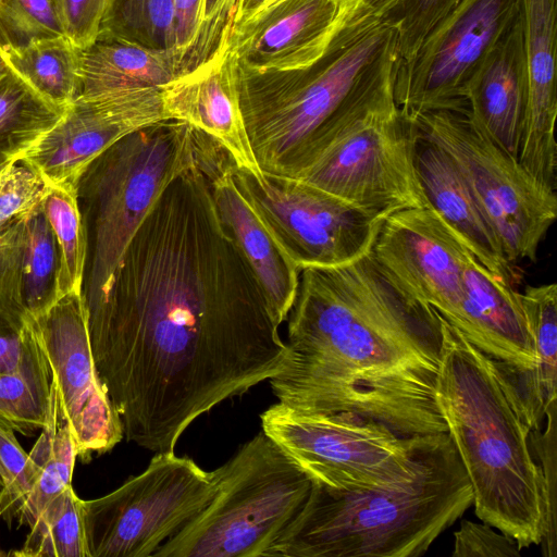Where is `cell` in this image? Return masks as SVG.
<instances>
[{
    "label": "cell",
    "mask_w": 557,
    "mask_h": 557,
    "mask_svg": "<svg viewBox=\"0 0 557 557\" xmlns=\"http://www.w3.org/2000/svg\"><path fill=\"white\" fill-rule=\"evenodd\" d=\"M87 314L95 367L124 437L152 453L174 451L196 419L276 375L287 354L219 218L200 148Z\"/></svg>",
    "instance_id": "1"
},
{
    "label": "cell",
    "mask_w": 557,
    "mask_h": 557,
    "mask_svg": "<svg viewBox=\"0 0 557 557\" xmlns=\"http://www.w3.org/2000/svg\"><path fill=\"white\" fill-rule=\"evenodd\" d=\"M286 321L283 368L435 384L440 313L399 287L371 252L341 267L300 270Z\"/></svg>",
    "instance_id": "2"
},
{
    "label": "cell",
    "mask_w": 557,
    "mask_h": 557,
    "mask_svg": "<svg viewBox=\"0 0 557 557\" xmlns=\"http://www.w3.org/2000/svg\"><path fill=\"white\" fill-rule=\"evenodd\" d=\"M442 346L435 398L472 488L483 522L519 548L541 544L556 555V519L531 430L509 396L494 359L441 314Z\"/></svg>",
    "instance_id": "3"
},
{
    "label": "cell",
    "mask_w": 557,
    "mask_h": 557,
    "mask_svg": "<svg viewBox=\"0 0 557 557\" xmlns=\"http://www.w3.org/2000/svg\"><path fill=\"white\" fill-rule=\"evenodd\" d=\"M456 448L442 433L416 473L358 491L312 483L267 557H420L472 506Z\"/></svg>",
    "instance_id": "4"
},
{
    "label": "cell",
    "mask_w": 557,
    "mask_h": 557,
    "mask_svg": "<svg viewBox=\"0 0 557 557\" xmlns=\"http://www.w3.org/2000/svg\"><path fill=\"white\" fill-rule=\"evenodd\" d=\"M396 47L295 152L282 173L384 220L430 207L417 168L419 136L394 96Z\"/></svg>",
    "instance_id": "5"
},
{
    "label": "cell",
    "mask_w": 557,
    "mask_h": 557,
    "mask_svg": "<svg viewBox=\"0 0 557 557\" xmlns=\"http://www.w3.org/2000/svg\"><path fill=\"white\" fill-rule=\"evenodd\" d=\"M199 143L200 131L189 124L161 121L117 140L79 176L87 313L106 300L128 244L164 190L197 162Z\"/></svg>",
    "instance_id": "6"
},
{
    "label": "cell",
    "mask_w": 557,
    "mask_h": 557,
    "mask_svg": "<svg viewBox=\"0 0 557 557\" xmlns=\"http://www.w3.org/2000/svg\"><path fill=\"white\" fill-rule=\"evenodd\" d=\"M396 42L397 29L382 20L349 21L305 69L267 74L239 69L240 109L261 171L281 174Z\"/></svg>",
    "instance_id": "7"
},
{
    "label": "cell",
    "mask_w": 557,
    "mask_h": 557,
    "mask_svg": "<svg viewBox=\"0 0 557 557\" xmlns=\"http://www.w3.org/2000/svg\"><path fill=\"white\" fill-rule=\"evenodd\" d=\"M213 471L210 504L153 557H267L312 485L262 430Z\"/></svg>",
    "instance_id": "8"
},
{
    "label": "cell",
    "mask_w": 557,
    "mask_h": 557,
    "mask_svg": "<svg viewBox=\"0 0 557 557\" xmlns=\"http://www.w3.org/2000/svg\"><path fill=\"white\" fill-rule=\"evenodd\" d=\"M262 431L310 478L334 491H358L416 473L442 434L403 436L351 412H305L281 403L261 416Z\"/></svg>",
    "instance_id": "9"
},
{
    "label": "cell",
    "mask_w": 557,
    "mask_h": 557,
    "mask_svg": "<svg viewBox=\"0 0 557 557\" xmlns=\"http://www.w3.org/2000/svg\"><path fill=\"white\" fill-rule=\"evenodd\" d=\"M421 139L444 150L467 182L510 263L535 261L557 216L556 189L479 132L467 112L430 111L408 120Z\"/></svg>",
    "instance_id": "10"
},
{
    "label": "cell",
    "mask_w": 557,
    "mask_h": 557,
    "mask_svg": "<svg viewBox=\"0 0 557 557\" xmlns=\"http://www.w3.org/2000/svg\"><path fill=\"white\" fill-rule=\"evenodd\" d=\"M216 491L214 471L174 451L154 453L140 474L104 496L83 500L88 556L153 557Z\"/></svg>",
    "instance_id": "11"
},
{
    "label": "cell",
    "mask_w": 557,
    "mask_h": 557,
    "mask_svg": "<svg viewBox=\"0 0 557 557\" xmlns=\"http://www.w3.org/2000/svg\"><path fill=\"white\" fill-rule=\"evenodd\" d=\"M243 194L300 269L348 264L370 252L383 220L301 180L233 164Z\"/></svg>",
    "instance_id": "12"
},
{
    "label": "cell",
    "mask_w": 557,
    "mask_h": 557,
    "mask_svg": "<svg viewBox=\"0 0 557 557\" xmlns=\"http://www.w3.org/2000/svg\"><path fill=\"white\" fill-rule=\"evenodd\" d=\"M519 15V0H459L397 67L394 96L401 114L467 112V85Z\"/></svg>",
    "instance_id": "13"
},
{
    "label": "cell",
    "mask_w": 557,
    "mask_h": 557,
    "mask_svg": "<svg viewBox=\"0 0 557 557\" xmlns=\"http://www.w3.org/2000/svg\"><path fill=\"white\" fill-rule=\"evenodd\" d=\"M28 319L55 382L78 457L88 461L94 453L111 450L124 432L95 367L83 292L70 293L44 314Z\"/></svg>",
    "instance_id": "14"
},
{
    "label": "cell",
    "mask_w": 557,
    "mask_h": 557,
    "mask_svg": "<svg viewBox=\"0 0 557 557\" xmlns=\"http://www.w3.org/2000/svg\"><path fill=\"white\" fill-rule=\"evenodd\" d=\"M370 252L399 287L455 324L465 293L462 270L472 251L434 209L386 216Z\"/></svg>",
    "instance_id": "15"
},
{
    "label": "cell",
    "mask_w": 557,
    "mask_h": 557,
    "mask_svg": "<svg viewBox=\"0 0 557 557\" xmlns=\"http://www.w3.org/2000/svg\"><path fill=\"white\" fill-rule=\"evenodd\" d=\"M165 120L169 119L158 88L125 90L95 99L77 97L21 160L50 186H76L85 169L117 140Z\"/></svg>",
    "instance_id": "16"
},
{
    "label": "cell",
    "mask_w": 557,
    "mask_h": 557,
    "mask_svg": "<svg viewBox=\"0 0 557 557\" xmlns=\"http://www.w3.org/2000/svg\"><path fill=\"white\" fill-rule=\"evenodd\" d=\"M203 136L202 162L214 207L280 326L287 320L294 302L300 269L238 188L227 152L208 135Z\"/></svg>",
    "instance_id": "17"
},
{
    "label": "cell",
    "mask_w": 557,
    "mask_h": 557,
    "mask_svg": "<svg viewBox=\"0 0 557 557\" xmlns=\"http://www.w3.org/2000/svg\"><path fill=\"white\" fill-rule=\"evenodd\" d=\"M338 27V0H280L239 23L228 48L246 73L296 71L323 55Z\"/></svg>",
    "instance_id": "18"
},
{
    "label": "cell",
    "mask_w": 557,
    "mask_h": 557,
    "mask_svg": "<svg viewBox=\"0 0 557 557\" xmlns=\"http://www.w3.org/2000/svg\"><path fill=\"white\" fill-rule=\"evenodd\" d=\"M238 77L239 66L228 48L162 86V106L169 120L208 135L237 169L262 177L243 119Z\"/></svg>",
    "instance_id": "19"
},
{
    "label": "cell",
    "mask_w": 557,
    "mask_h": 557,
    "mask_svg": "<svg viewBox=\"0 0 557 557\" xmlns=\"http://www.w3.org/2000/svg\"><path fill=\"white\" fill-rule=\"evenodd\" d=\"M528 103L518 161L535 178L556 189L555 120L557 0H519Z\"/></svg>",
    "instance_id": "20"
},
{
    "label": "cell",
    "mask_w": 557,
    "mask_h": 557,
    "mask_svg": "<svg viewBox=\"0 0 557 557\" xmlns=\"http://www.w3.org/2000/svg\"><path fill=\"white\" fill-rule=\"evenodd\" d=\"M465 96L470 123L518 159L528 103V73L519 15L479 64Z\"/></svg>",
    "instance_id": "21"
},
{
    "label": "cell",
    "mask_w": 557,
    "mask_h": 557,
    "mask_svg": "<svg viewBox=\"0 0 557 557\" xmlns=\"http://www.w3.org/2000/svg\"><path fill=\"white\" fill-rule=\"evenodd\" d=\"M463 300L453 326L490 358L520 369L535 361L534 338L511 284L471 252L462 270Z\"/></svg>",
    "instance_id": "22"
},
{
    "label": "cell",
    "mask_w": 557,
    "mask_h": 557,
    "mask_svg": "<svg viewBox=\"0 0 557 557\" xmlns=\"http://www.w3.org/2000/svg\"><path fill=\"white\" fill-rule=\"evenodd\" d=\"M417 168L430 207L456 232L481 264L512 284V263L450 157L419 137Z\"/></svg>",
    "instance_id": "23"
},
{
    "label": "cell",
    "mask_w": 557,
    "mask_h": 557,
    "mask_svg": "<svg viewBox=\"0 0 557 557\" xmlns=\"http://www.w3.org/2000/svg\"><path fill=\"white\" fill-rule=\"evenodd\" d=\"M534 338L535 361L520 369L494 360L503 383L531 431L540 429L557 401V285L527 286L519 293Z\"/></svg>",
    "instance_id": "24"
},
{
    "label": "cell",
    "mask_w": 557,
    "mask_h": 557,
    "mask_svg": "<svg viewBox=\"0 0 557 557\" xmlns=\"http://www.w3.org/2000/svg\"><path fill=\"white\" fill-rule=\"evenodd\" d=\"M180 75L174 48L159 49L132 41L97 38L81 49L79 98L95 99L116 92L158 88Z\"/></svg>",
    "instance_id": "25"
},
{
    "label": "cell",
    "mask_w": 557,
    "mask_h": 557,
    "mask_svg": "<svg viewBox=\"0 0 557 557\" xmlns=\"http://www.w3.org/2000/svg\"><path fill=\"white\" fill-rule=\"evenodd\" d=\"M28 457L35 468L36 482L20 506L15 520L20 525L30 527L41 510L71 485L78 457L76 443L52 377L46 423Z\"/></svg>",
    "instance_id": "26"
},
{
    "label": "cell",
    "mask_w": 557,
    "mask_h": 557,
    "mask_svg": "<svg viewBox=\"0 0 557 557\" xmlns=\"http://www.w3.org/2000/svg\"><path fill=\"white\" fill-rule=\"evenodd\" d=\"M2 52L10 70L52 104L66 108L77 98L81 49L66 36Z\"/></svg>",
    "instance_id": "27"
},
{
    "label": "cell",
    "mask_w": 557,
    "mask_h": 557,
    "mask_svg": "<svg viewBox=\"0 0 557 557\" xmlns=\"http://www.w3.org/2000/svg\"><path fill=\"white\" fill-rule=\"evenodd\" d=\"M64 110L11 70L0 78V170L21 159L58 123Z\"/></svg>",
    "instance_id": "28"
},
{
    "label": "cell",
    "mask_w": 557,
    "mask_h": 557,
    "mask_svg": "<svg viewBox=\"0 0 557 557\" xmlns=\"http://www.w3.org/2000/svg\"><path fill=\"white\" fill-rule=\"evenodd\" d=\"M20 550L22 557H89L83 500L72 485L55 496L38 515Z\"/></svg>",
    "instance_id": "29"
},
{
    "label": "cell",
    "mask_w": 557,
    "mask_h": 557,
    "mask_svg": "<svg viewBox=\"0 0 557 557\" xmlns=\"http://www.w3.org/2000/svg\"><path fill=\"white\" fill-rule=\"evenodd\" d=\"M44 212L52 228L58 248V300L82 292L86 235L78 206L76 186H51L44 201Z\"/></svg>",
    "instance_id": "30"
},
{
    "label": "cell",
    "mask_w": 557,
    "mask_h": 557,
    "mask_svg": "<svg viewBox=\"0 0 557 557\" xmlns=\"http://www.w3.org/2000/svg\"><path fill=\"white\" fill-rule=\"evenodd\" d=\"M51 371L41 351L13 372L0 373V422L26 436L45 426Z\"/></svg>",
    "instance_id": "31"
},
{
    "label": "cell",
    "mask_w": 557,
    "mask_h": 557,
    "mask_svg": "<svg viewBox=\"0 0 557 557\" xmlns=\"http://www.w3.org/2000/svg\"><path fill=\"white\" fill-rule=\"evenodd\" d=\"M174 24L175 0H110L98 38L171 49L175 46Z\"/></svg>",
    "instance_id": "32"
},
{
    "label": "cell",
    "mask_w": 557,
    "mask_h": 557,
    "mask_svg": "<svg viewBox=\"0 0 557 557\" xmlns=\"http://www.w3.org/2000/svg\"><path fill=\"white\" fill-rule=\"evenodd\" d=\"M58 248L44 206L26 219L23 304L26 317L47 312L57 301Z\"/></svg>",
    "instance_id": "33"
},
{
    "label": "cell",
    "mask_w": 557,
    "mask_h": 557,
    "mask_svg": "<svg viewBox=\"0 0 557 557\" xmlns=\"http://www.w3.org/2000/svg\"><path fill=\"white\" fill-rule=\"evenodd\" d=\"M65 36L61 0H0V49Z\"/></svg>",
    "instance_id": "34"
},
{
    "label": "cell",
    "mask_w": 557,
    "mask_h": 557,
    "mask_svg": "<svg viewBox=\"0 0 557 557\" xmlns=\"http://www.w3.org/2000/svg\"><path fill=\"white\" fill-rule=\"evenodd\" d=\"M243 0H202L197 33L180 67V75L228 49Z\"/></svg>",
    "instance_id": "35"
},
{
    "label": "cell",
    "mask_w": 557,
    "mask_h": 557,
    "mask_svg": "<svg viewBox=\"0 0 557 557\" xmlns=\"http://www.w3.org/2000/svg\"><path fill=\"white\" fill-rule=\"evenodd\" d=\"M47 181L18 159L0 170V228L29 218L42 208L50 190Z\"/></svg>",
    "instance_id": "36"
},
{
    "label": "cell",
    "mask_w": 557,
    "mask_h": 557,
    "mask_svg": "<svg viewBox=\"0 0 557 557\" xmlns=\"http://www.w3.org/2000/svg\"><path fill=\"white\" fill-rule=\"evenodd\" d=\"M459 0H401L382 21L397 29L396 67L407 64L428 33Z\"/></svg>",
    "instance_id": "37"
},
{
    "label": "cell",
    "mask_w": 557,
    "mask_h": 557,
    "mask_svg": "<svg viewBox=\"0 0 557 557\" xmlns=\"http://www.w3.org/2000/svg\"><path fill=\"white\" fill-rule=\"evenodd\" d=\"M15 432L0 422V519L11 523L36 481L35 468Z\"/></svg>",
    "instance_id": "38"
},
{
    "label": "cell",
    "mask_w": 557,
    "mask_h": 557,
    "mask_svg": "<svg viewBox=\"0 0 557 557\" xmlns=\"http://www.w3.org/2000/svg\"><path fill=\"white\" fill-rule=\"evenodd\" d=\"M26 219L0 228V314L24 324L23 255Z\"/></svg>",
    "instance_id": "39"
},
{
    "label": "cell",
    "mask_w": 557,
    "mask_h": 557,
    "mask_svg": "<svg viewBox=\"0 0 557 557\" xmlns=\"http://www.w3.org/2000/svg\"><path fill=\"white\" fill-rule=\"evenodd\" d=\"M481 521L462 520L454 533V557H518L517 542Z\"/></svg>",
    "instance_id": "40"
},
{
    "label": "cell",
    "mask_w": 557,
    "mask_h": 557,
    "mask_svg": "<svg viewBox=\"0 0 557 557\" xmlns=\"http://www.w3.org/2000/svg\"><path fill=\"white\" fill-rule=\"evenodd\" d=\"M110 0H61L65 36L78 49L92 45Z\"/></svg>",
    "instance_id": "41"
},
{
    "label": "cell",
    "mask_w": 557,
    "mask_h": 557,
    "mask_svg": "<svg viewBox=\"0 0 557 557\" xmlns=\"http://www.w3.org/2000/svg\"><path fill=\"white\" fill-rule=\"evenodd\" d=\"M41 351L32 323L16 324L0 314V373L22 368Z\"/></svg>",
    "instance_id": "42"
},
{
    "label": "cell",
    "mask_w": 557,
    "mask_h": 557,
    "mask_svg": "<svg viewBox=\"0 0 557 557\" xmlns=\"http://www.w3.org/2000/svg\"><path fill=\"white\" fill-rule=\"evenodd\" d=\"M202 0H175V46L180 67L190 49L198 28Z\"/></svg>",
    "instance_id": "43"
},
{
    "label": "cell",
    "mask_w": 557,
    "mask_h": 557,
    "mask_svg": "<svg viewBox=\"0 0 557 557\" xmlns=\"http://www.w3.org/2000/svg\"><path fill=\"white\" fill-rule=\"evenodd\" d=\"M401 0H338L339 22L382 20Z\"/></svg>",
    "instance_id": "44"
},
{
    "label": "cell",
    "mask_w": 557,
    "mask_h": 557,
    "mask_svg": "<svg viewBox=\"0 0 557 557\" xmlns=\"http://www.w3.org/2000/svg\"><path fill=\"white\" fill-rule=\"evenodd\" d=\"M280 0H243L238 23L247 21Z\"/></svg>",
    "instance_id": "45"
},
{
    "label": "cell",
    "mask_w": 557,
    "mask_h": 557,
    "mask_svg": "<svg viewBox=\"0 0 557 557\" xmlns=\"http://www.w3.org/2000/svg\"><path fill=\"white\" fill-rule=\"evenodd\" d=\"M9 72L10 67L5 62L2 50L0 49V78L5 76Z\"/></svg>",
    "instance_id": "46"
}]
</instances>
